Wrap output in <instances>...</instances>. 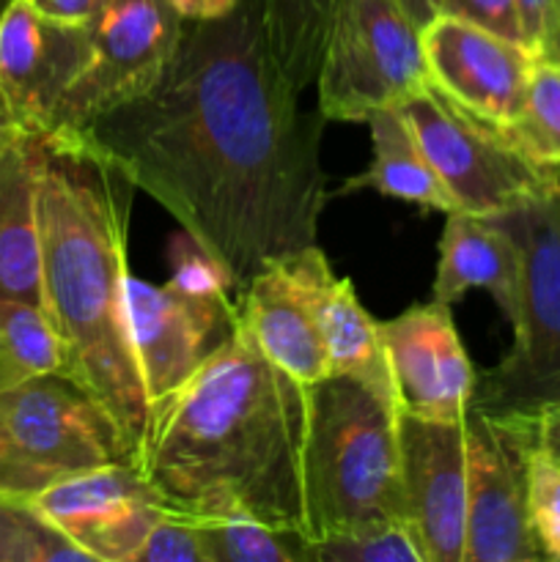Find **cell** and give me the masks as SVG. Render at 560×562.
<instances>
[{"mask_svg": "<svg viewBox=\"0 0 560 562\" xmlns=\"http://www.w3.org/2000/svg\"><path fill=\"white\" fill-rule=\"evenodd\" d=\"M269 49L261 0L184 22L163 80L77 132L231 269L239 291L269 261L316 245L327 206L324 115Z\"/></svg>", "mask_w": 560, "mask_h": 562, "instance_id": "1", "label": "cell"}, {"mask_svg": "<svg viewBox=\"0 0 560 562\" xmlns=\"http://www.w3.org/2000/svg\"><path fill=\"white\" fill-rule=\"evenodd\" d=\"M305 434L307 387L269 362L239 316L181 387L148 406L137 467L173 514H245L311 541Z\"/></svg>", "mask_w": 560, "mask_h": 562, "instance_id": "2", "label": "cell"}, {"mask_svg": "<svg viewBox=\"0 0 560 562\" xmlns=\"http://www.w3.org/2000/svg\"><path fill=\"white\" fill-rule=\"evenodd\" d=\"M38 179L42 302L69 355V373L141 450L148 395L130 340L126 245L137 187L75 135H42Z\"/></svg>", "mask_w": 560, "mask_h": 562, "instance_id": "3", "label": "cell"}, {"mask_svg": "<svg viewBox=\"0 0 560 562\" xmlns=\"http://www.w3.org/2000/svg\"><path fill=\"white\" fill-rule=\"evenodd\" d=\"M302 477L311 541L406 519L395 401L338 373L311 384Z\"/></svg>", "mask_w": 560, "mask_h": 562, "instance_id": "4", "label": "cell"}, {"mask_svg": "<svg viewBox=\"0 0 560 562\" xmlns=\"http://www.w3.org/2000/svg\"><path fill=\"white\" fill-rule=\"evenodd\" d=\"M525 258L514 346L478 373L475 409L494 417L536 420L560 406V190L497 217Z\"/></svg>", "mask_w": 560, "mask_h": 562, "instance_id": "5", "label": "cell"}, {"mask_svg": "<svg viewBox=\"0 0 560 562\" xmlns=\"http://www.w3.org/2000/svg\"><path fill=\"white\" fill-rule=\"evenodd\" d=\"M395 110L421 140L459 212L503 217L560 190V168L536 162L505 126L467 110L432 80Z\"/></svg>", "mask_w": 560, "mask_h": 562, "instance_id": "6", "label": "cell"}, {"mask_svg": "<svg viewBox=\"0 0 560 562\" xmlns=\"http://www.w3.org/2000/svg\"><path fill=\"white\" fill-rule=\"evenodd\" d=\"M428 80L423 27L399 0H340L313 82L324 121L366 124Z\"/></svg>", "mask_w": 560, "mask_h": 562, "instance_id": "7", "label": "cell"}, {"mask_svg": "<svg viewBox=\"0 0 560 562\" xmlns=\"http://www.w3.org/2000/svg\"><path fill=\"white\" fill-rule=\"evenodd\" d=\"M184 22L168 0H104L88 22L86 69L60 102L47 135H77L99 115L152 91L179 49Z\"/></svg>", "mask_w": 560, "mask_h": 562, "instance_id": "8", "label": "cell"}, {"mask_svg": "<svg viewBox=\"0 0 560 562\" xmlns=\"http://www.w3.org/2000/svg\"><path fill=\"white\" fill-rule=\"evenodd\" d=\"M0 428L49 483L97 467L135 464L113 417L64 373H44L0 393Z\"/></svg>", "mask_w": 560, "mask_h": 562, "instance_id": "9", "label": "cell"}, {"mask_svg": "<svg viewBox=\"0 0 560 562\" xmlns=\"http://www.w3.org/2000/svg\"><path fill=\"white\" fill-rule=\"evenodd\" d=\"M533 420L464 412L467 547L464 562L547 560L527 519V450Z\"/></svg>", "mask_w": 560, "mask_h": 562, "instance_id": "10", "label": "cell"}, {"mask_svg": "<svg viewBox=\"0 0 560 562\" xmlns=\"http://www.w3.org/2000/svg\"><path fill=\"white\" fill-rule=\"evenodd\" d=\"M130 340L148 406L187 382L239 324L234 296L187 294L176 285L126 278Z\"/></svg>", "mask_w": 560, "mask_h": 562, "instance_id": "11", "label": "cell"}, {"mask_svg": "<svg viewBox=\"0 0 560 562\" xmlns=\"http://www.w3.org/2000/svg\"><path fill=\"white\" fill-rule=\"evenodd\" d=\"M31 503L91 562H132L152 527L168 514L137 464H108L60 477Z\"/></svg>", "mask_w": 560, "mask_h": 562, "instance_id": "12", "label": "cell"}, {"mask_svg": "<svg viewBox=\"0 0 560 562\" xmlns=\"http://www.w3.org/2000/svg\"><path fill=\"white\" fill-rule=\"evenodd\" d=\"M91 55L88 22L42 14L31 0H11L0 14V97L16 124L47 135L60 102Z\"/></svg>", "mask_w": 560, "mask_h": 562, "instance_id": "13", "label": "cell"}, {"mask_svg": "<svg viewBox=\"0 0 560 562\" xmlns=\"http://www.w3.org/2000/svg\"><path fill=\"white\" fill-rule=\"evenodd\" d=\"M399 456L404 514L426 562H464V420H426L399 412Z\"/></svg>", "mask_w": 560, "mask_h": 562, "instance_id": "14", "label": "cell"}, {"mask_svg": "<svg viewBox=\"0 0 560 562\" xmlns=\"http://www.w3.org/2000/svg\"><path fill=\"white\" fill-rule=\"evenodd\" d=\"M382 344L399 412L426 420H464L478 373L450 305L432 300L382 322Z\"/></svg>", "mask_w": 560, "mask_h": 562, "instance_id": "15", "label": "cell"}, {"mask_svg": "<svg viewBox=\"0 0 560 562\" xmlns=\"http://www.w3.org/2000/svg\"><path fill=\"white\" fill-rule=\"evenodd\" d=\"M428 77L472 113L511 126L522 113L536 53L481 25L439 14L423 27Z\"/></svg>", "mask_w": 560, "mask_h": 562, "instance_id": "16", "label": "cell"}, {"mask_svg": "<svg viewBox=\"0 0 560 562\" xmlns=\"http://www.w3.org/2000/svg\"><path fill=\"white\" fill-rule=\"evenodd\" d=\"M280 263L311 305L329 357V373L360 379L393 398L382 322L360 305L355 285L338 278L318 245L280 256Z\"/></svg>", "mask_w": 560, "mask_h": 562, "instance_id": "17", "label": "cell"}, {"mask_svg": "<svg viewBox=\"0 0 560 562\" xmlns=\"http://www.w3.org/2000/svg\"><path fill=\"white\" fill-rule=\"evenodd\" d=\"M522 247L497 217L450 212L439 239V263L432 296L453 305L470 289L492 294L514 327L522 302Z\"/></svg>", "mask_w": 560, "mask_h": 562, "instance_id": "18", "label": "cell"}, {"mask_svg": "<svg viewBox=\"0 0 560 562\" xmlns=\"http://www.w3.org/2000/svg\"><path fill=\"white\" fill-rule=\"evenodd\" d=\"M239 316L269 362L300 384L329 376V357L311 305L283 269L280 258L269 261L236 296Z\"/></svg>", "mask_w": 560, "mask_h": 562, "instance_id": "19", "label": "cell"}, {"mask_svg": "<svg viewBox=\"0 0 560 562\" xmlns=\"http://www.w3.org/2000/svg\"><path fill=\"white\" fill-rule=\"evenodd\" d=\"M42 135L22 132L0 154V296L42 305V225L38 179Z\"/></svg>", "mask_w": 560, "mask_h": 562, "instance_id": "20", "label": "cell"}, {"mask_svg": "<svg viewBox=\"0 0 560 562\" xmlns=\"http://www.w3.org/2000/svg\"><path fill=\"white\" fill-rule=\"evenodd\" d=\"M366 124L371 130L373 159L368 170L346 181L340 192L373 190L384 198L417 203L432 212H459L448 187L439 179L437 168L399 110H377L368 115Z\"/></svg>", "mask_w": 560, "mask_h": 562, "instance_id": "21", "label": "cell"}, {"mask_svg": "<svg viewBox=\"0 0 560 562\" xmlns=\"http://www.w3.org/2000/svg\"><path fill=\"white\" fill-rule=\"evenodd\" d=\"M340 0H261L269 49L296 91L316 82Z\"/></svg>", "mask_w": 560, "mask_h": 562, "instance_id": "22", "label": "cell"}, {"mask_svg": "<svg viewBox=\"0 0 560 562\" xmlns=\"http://www.w3.org/2000/svg\"><path fill=\"white\" fill-rule=\"evenodd\" d=\"M44 373H69V355L42 305L0 296V393Z\"/></svg>", "mask_w": 560, "mask_h": 562, "instance_id": "23", "label": "cell"}, {"mask_svg": "<svg viewBox=\"0 0 560 562\" xmlns=\"http://www.w3.org/2000/svg\"><path fill=\"white\" fill-rule=\"evenodd\" d=\"M206 562H311V541L253 516L195 519Z\"/></svg>", "mask_w": 560, "mask_h": 562, "instance_id": "24", "label": "cell"}, {"mask_svg": "<svg viewBox=\"0 0 560 562\" xmlns=\"http://www.w3.org/2000/svg\"><path fill=\"white\" fill-rule=\"evenodd\" d=\"M505 130L536 162L560 168V64L533 58L522 113Z\"/></svg>", "mask_w": 560, "mask_h": 562, "instance_id": "25", "label": "cell"}, {"mask_svg": "<svg viewBox=\"0 0 560 562\" xmlns=\"http://www.w3.org/2000/svg\"><path fill=\"white\" fill-rule=\"evenodd\" d=\"M91 562L31 499L0 494V562Z\"/></svg>", "mask_w": 560, "mask_h": 562, "instance_id": "26", "label": "cell"}, {"mask_svg": "<svg viewBox=\"0 0 560 562\" xmlns=\"http://www.w3.org/2000/svg\"><path fill=\"white\" fill-rule=\"evenodd\" d=\"M311 562H426V554L410 521L384 519L318 538Z\"/></svg>", "mask_w": 560, "mask_h": 562, "instance_id": "27", "label": "cell"}, {"mask_svg": "<svg viewBox=\"0 0 560 562\" xmlns=\"http://www.w3.org/2000/svg\"><path fill=\"white\" fill-rule=\"evenodd\" d=\"M527 519L544 558L560 562V453L536 434L527 450Z\"/></svg>", "mask_w": 560, "mask_h": 562, "instance_id": "28", "label": "cell"}, {"mask_svg": "<svg viewBox=\"0 0 560 562\" xmlns=\"http://www.w3.org/2000/svg\"><path fill=\"white\" fill-rule=\"evenodd\" d=\"M170 263L173 274L168 283L187 294H209V296H234L236 280L231 269L203 245H198L187 231H181L170 245Z\"/></svg>", "mask_w": 560, "mask_h": 562, "instance_id": "29", "label": "cell"}, {"mask_svg": "<svg viewBox=\"0 0 560 562\" xmlns=\"http://www.w3.org/2000/svg\"><path fill=\"white\" fill-rule=\"evenodd\" d=\"M132 562H206L198 521L168 510L152 527Z\"/></svg>", "mask_w": 560, "mask_h": 562, "instance_id": "30", "label": "cell"}, {"mask_svg": "<svg viewBox=\"0 0 560 562\" xmlns=\"http://www.w3.org/2000/svg\"><path fill=\"white\" fill-rule=\"evenodd\" d=\"M439 14L459 16V20L481 25L497 36L525 44V27H522L519 3L516 0H443Z\"/></svg>", "mask_w": 560, "mask_h": 562, "instance_id": "31", "label": "cell"}, {"mask_svg": "<svg viewBox=\"0 0 560 562\" xmlns=\"http://www.w3.org/2000/svg\"><path fill=\"white\" fill-rule=\"evenodd\" d=\"M47 486V477H44L42 472L33 470V467L11 448L9 437H5V431L0 428V494L33 499Z\"/></svg>", "mask_w": 560, "mask_h": 562, "instance_id": "32", "label": "cell"}, {"mask_svg": "<svg viewBox=\"0 0 560 562\" xmlns=\"http://www.w3.org/2000/svg\"><path fill=\"white\" fill-rule=\"evenodd\" d=\"M519 3V14H522V27H525V42L527 47L536 53L541 47V38L547 33L549 22H552L555 14V3L558 0H516Z\"/></svg>", "mask_w": 560, "mask_h": 562, "instance_id": "33", "label": "cell"}, {"mask_svg": "<svg viewBox=\"0 0 560 562\" xmlns=\"http://www.w3.org/2000/svg\"><path fill=\"white\" fill-rule=\"evenodd\" d=\"M42 14L66 22H91L104 0H31Z\"/></svg>", "mask_w": 560, "mask_h": 562, "instance_id": "34", "label": "cell"}, {"mask_svg": "<svg viewBox=\"0 0 560 562\" xmlns=\"http://www.w3.org/2000/svg\"><path fill=\"white\" fill-rule=\"evenodd\" d=\"M181 20L187 22H203V20H220V16L231 14L242 0H168Z\"/></svg>", "mask_w": 560, "mask_h": 562, "instance_id": "35", "label": "cell"}, {"mask_svg": "<svg viewBox=\"0 0 560 562\" xmlns=\"http://www.w3.org/2000/svg\"><path fill=\"white\" fill-rule=\"evenodd\" d=\"M533 426H536V437L541 439L547 448H552L555 453H560V406L538 415L536 420H533Z\"/></svg>", "mask_w": 560, "mask_h": 562, "instance_id": "36", "label": "cell"}, {"mask_svg": "<svg viewBox=\"0 0 560 562\" xmlns=\"http://www.w3.org/2000/svg\"><path fill=\"white\" fill-rule=\"evenodd\" d=\"M536 55H541V58H549V60H555V64H560V0L555 3L552 22H549L547 33H544L541 47L536 49Z\"/></svg>", "mask_w": 560, "mask_h": 562, "instance_id": "37", "label": "cell"}, {"mask_svg": "<svg viewBox=\"0 0 560 562\" xmlns=\"http://www.w3.org/2000/svg\"><path fill=\"white\" fill-rule=\"evenodd\" d=\"M399 3L417 25L426 27L434 16H439V3H443V0H399Z\"/></svg>", "mask_w": 560, "mask_h": 562, "instance_id": "38", "label": "cell"}, {"mask_svg": "<svg viewBox=\"0 0 560 562\" xmlns=\"http://www.w3.org/2000/svg\"><path fill=\"white\" fill-rule=\"evenodd\" d=\"M22 132H25V130L16 124L14 113H11L9 104H5L3 97H0V154H3L5 148H9L11 143H14L16 137L22 135Z\"/></svg>", "mask_w": 560, "mask_h": 562, "instance_id": "39", "label": "cell"}, {"mask_svg": "<svg viewBox=\"0 0 560 562\" xmlns=\"http://www.w3.org/2000/svg\"><path fill=\"white\" fill-rule=\"evenodd\" d=\"M9 3H11V0H0V14H3L5 5H9Z\"/></svg>", "mask_w": 560, "mask_h": 562, "instance_id": "40", "label": "cell"}]
</instances>
